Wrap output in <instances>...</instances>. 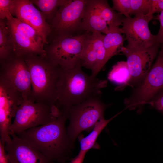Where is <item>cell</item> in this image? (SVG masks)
I'll list each match as a JSON object with an SVG mask.
<instances>
[{"label":"cell","instance_id":"1","mask_svg":"<svg viewBox=\"0 0 163 163\" xmlns=\"http://www.w3.org/2000/svg\"><path fill=\"white\" fill-rule=\"evenodd\" d=\"M60 109L59 115L51 122L16 134L52 161L65 163L70 159L73 145L65 127L67 110Z\"/></svg>","mask_w":163,"mask_h":163},{"label":"cell","instance_id":"2","mask_svg":"<svg viewBox=\"0 0 163 163\" xmlns=\"http://www.w3.org/2000/svg\"><path fill=\"white\" fill-rule=\"evenodd\" d=\"M80 63L70 69L59 67L56 85V105L67 109L91 98L101 96V89L107 81L93 77L85 73Z\"/></svg>","mask_w":163,"mask_h":163},{"label":"cell","instance_id":"3","mask_svg":"<svg viewBox=\"0 0 163 163\" xmlns=\"http://www.w3.org/2000/svg\"><path fill=\"white\" fill-rule=\"evenodd\" d=\"M28 68L32 85V101L56 106V85L59 67L47 56L28 54L22 56Z\"/></svg>","mask_w":163,"mask_h":163},{"label":"cell","instance_id":"4","mask_svg":"<svg viewBox=\"0 0 163 163\" xmlns=\"http://www.w3.org/2000/svg\"><path fill=\"white\" fill-rule=\"evenodd\" d=\"M108 105L104 103L101 96L89 99L67 109L69 123L67 129L72 143L83 131L89 132L102 119Z\"/></svg>","mask_w":163,"mask_h":163},{"label":"cell","instance_id":"5","mask_svg":"<svg viewBox=\"0 0 163 163\" xmlns=\"http://www.w3.org/2000/svg\"><path fill=\"white\" fill-rule=\"evenodd\" d=\"M87 32L74 35L54 36L45 49L46 56L54 66L62 69L73 68L80 63V58L90 34Z\"/></svg>","mask_w":163,"mask_h":163},{"label":"cell","instance_id":"6","mask_svg":"<svg viewBox=\"0 0 163 163\" xmlns=\"http://www.w3.org/2000/svg\"><path fill=\"white\" fill-rule=\"evenodd\" d=\"M163 89V47L159 51L154 64L142 81L124 100L126 107L130 110L142 112L144 105L148 104Z\"/></svg>","mask_w":163,"mask_h":163},{"label":"cell","instance_id":"7","mask_svg":"<svg viewBox=\"0 0 163 163\" xmlns=\"http://www.w3.org/2000/svg\"><path fill=\"white\" fill-rule=\"evenodd\" d=\"M23 97L10 127V132L17 134L45 125L53 120L60 112V109L56 106H52Z\"/></svg>","mask_w":163,"mask_h":163},{"label":"cell","instance_id":"8","mask_svg":"<svg viewBox=\"0 0 163 163\" xmlns=\"http://www.w3.org/2000/svg\"><path fill=\"white\" fill-rule=\"evenodd\" d=\"M6 20L14 56H46L43 40L33 28L13 16Z\"/></svg>","mask_w":163,"mask_h":163},{"label":"cell","instance_id":"9","mask_svg":"<svg viewBox=\"0 0 163 163\" xmlns=\"http://www.w3.org/2000/svg\"><path fill=\"white\" fill-rule=\"evenodd\" d=\"M88 0H67L58 9L50 24L54 36L74 35L81 30L82 17Z\"/></svg>","mask_w":163,"mask_h":163},{"label":"cell","instance_id":"10","mask_svg":"<svg viewBox=\"0 0 163 163\" xmlns=\"http://www.w3.org/2000/svg\"><path fill=\"white\" fill-rule=\"evenodd\" d=\"M150 21L145 15L139 14L124 18L121 28L127 41L126 48L133 51L147 50L157 42L156 35L152 34L148 27Z\"/></svg>","mask_w":163,"mask_h":163},{"label":"cell","instance_id":"11","mask_svg":"<svg viewBox=\"0 0 163 163\" xmlns=\"http://www.w3.org/2000/svg\"><path fill=\"white\" fill-rule=\"evenodd\" d=\"M0 81L20 91L23 97L32 100L30 74L22 56H15L0 62Z\"/></svg>","mask_w":163,"mask_h":163},{"label":"cell","instance_id":"12","mask_svg":"<svg viewBox=\"0 0 163 163\" xmlns=\"http://www.w3.org/2000/svg\"><path fill=\"white\" fill-rule=\"evenodd\" d=\"M161 46L157 43L147 50L136 51L124 46L120 48L119 52H122L126 57L131 75L129 85L136 86L144 79L151 68Z\"/></svg>","mask_w":163,"mask_h":163},{"label":"cell","instance_id":"13","mask_svg":"<svg viewBox=\"0 0 163 163\" xmlns=\"http://www.w3.org/2000/svg\"><path fill=\"white\" fill-rule=\"evenodd\" d=\"M23 99L20 91L0 81V141L3 145L11 138V120Z\"/></svg>","mask_w":163,"mask_h":163},{"label":"cell","instance_id":"14","mask_svg":"<svg viewBox=\"0 0 163 163\" xmlns=\"http://www.w3.org/2000/svg\"><path fill=\"white\" fill-rule=\"evenodd\" d=\"M5 148L9 163H54L29 143L10 132Z\"/></svg>","mask_w":163,"mask_h":163},{"label":"cell","instance_id":"15","mask_svg":"<svg viewBox=\"0 0 163 163\" xmlns=\"http://www.w3.org/2000/svg\"><path fill=\"white\" fill-rule=\"evenodd\" d=\"M12 15L32 27L41 36L45 44H48L47 38L52 33L51 25L30 0H15Z\"/></svg>","mask_w":163,"mask_h":163},{"label":"cell","instance_id":"16","mask_svg":"<svg viewBox=\"0 0 163 163\" xmlns=\"http://www.w3.org/2000/svg\"><path fill=\"white\" fill-rule=\"evenodd\" d=\"M108 30V26L100 15L94 0H88L82 17V31L91 33L99 32L106 34Z\"/></svg>","mask_w":163,"mask_h":163},{"label":"cell","instance_id":"17","mask_svg":"<svg viewBox=\"0 0 163 163\" xmlns=\"http://www.w3.org/2000/svg\"><path fill=\"white\" fill-rule=\"evenodd\" d=\"M119 114L118 113L109 119L104 118L101 120L86 136L84 137L82 135L78 136L80 150L78 155L72 159V160L76 163H83L85 155L89 150L93 148L98 149L99 147L96 144V141L98 136L107 124Z\"/></svg>","mask_w":163,"mask_h":163},{"label":"cell","instance_id":"18","mask_svg":"<svg viewBox=\"0 0 163 163\" xmlns=\"http://www.w3.org/2000/svg\"><path fill=\"white\" fill-rule=\"evenodd\" d=\"M107 33L105 34L103 42L108 60L119 52L126 40L123 35L121 28L113 25L108 26Z\"/></svg>","mask_w":163,"mask_h":163},{"label":"cell","instance_id":"19","mask_svg":"<svg viewBox=\"0 0 163 163\" xmlns=\"http://www.w3.org/2000/svg\"><path fill=\"white\" fill-rule=\"evenodd\" d=\"M131 77L126 61H120L112 66L107 78L117 86L116 90H120L129 85Z\"/></svg>","mask_w":163,"mask_h":163},{"label":"cell","instance_id":"20","mask_svg":"<svg viewBox=\"0 0 163 163\" xmlns=\"http://www.w3.org/2000/svg\"><path fill=\"white\" fill-rule=\"evenodd\" d=\"M94 2L101 17L108 26L113 25L119 27L122 25L124 17L111 7L107 0H94Z\"/></svg>","mask_w":163,"mask_h":163},{"label":"cell","instance_id":"21","mask_svg":"<svg viewBox=\"0 0 163 163\" xmlns=\"http://www.w3.org/2000/svg\"><path fill=\"white\" fill-rule=\"evenodd\" d=\"M14 55L6 19H0V62L5 61Z\"/></svg>","mask_w":163,"mask_h":163},{"label":"cell","instance_id":"22","mask_svg":"<svg viewBox=\"0 0 163 163\" xmlns=\"http://www.w3.org/2000/svg\"><path fill=\"white\" fill-rule=\"evenodd\" d=\"M86 42L80 58V63L81 66L91 71V75L96 77L100 71L98 67V62L95 53L90 42L89 37Z\"/></svg>","mask_w":163,"mask_h":163},{"label":"cell","instance_id":"23","mask_svg":"<svg viewBox=\"0 0 163 163\" xmlns=\"http://www.w3.org/2000/svg\"><path fill=\"white\" fill-rule=\"evenodd\" d=\"M105 34L99 32L91 33L89 39L96 55L100 71L108 61L103 40Z\"/></svg>","mask_w":163,"mask_h":163},{"label":"cell","instance_id":"24","mask_svg":"<svg viewBox=\"0 0 163 163\" xmlns=\"http://www.w3.org/2000/svg\"><path fill=\"white\" fill-rule=\"evenodd\" d=\"M67 0H31L44 16L47 22L50 25L51 21L59 8Z\"/></svg>","mask_w":163,"mask_h":163},{"label":"cell","instance_id":"25","mask_svg":"<svg viewBox=\"0 0 163 163\" xmlns=\"http://www.w3.org/2000/svg\"><path fill=\"white\" fill-rule=\"evenodd\" d=\"M151 0H131L130 16L146 15L150 10Z\"/></svg>","mask_w":163,"mask_h":163},{"label":"cell","instance_id":"26","mask_svg":"<svg viewBox=\"0 0 163 163\" xmlns=\"http://www.w3.org/2000/svg\"><path fill=\"white\" fill-rule=\"evenodd\" d=\"M15 0H0V19H7L12 17Z\"/></svg>","mask_w":163,"mask_h":163},{"label":"cell","instance_id":"27","mask_svg":"<svg viewBox=\"0 0 163 163\" xmlns=\"http://www.w3.org/2000/svg\"><path fill=\"white\" fill-rule=\"evenodd\" d=\"M112 8L126 18L131 17V0H113Z\"/></svg>","mask_w":163,"mask_h":163},{"label":"cell","instance_id":"28","mask_svg":"<svg viewBox=\"0 0 163 163\" xmlns=\"http://www.w3.org/2000/svg\"><path fill=\"white\" fill-rule=\"evenodd\" d=\"M163 11V0H151L149 11L145 15L150 21L154 18V14H159Z\"/></svg>","mask_w":163,"mask_h":163},{"label":"cell","instance_id":"29","mask_svg":"<svg viewBox=\"0 0 163 163\" xmlns=\"http://www.w3.org/2000/svg\"><path fill=\"white\" fill-rule=\"evenodd\" d=\"M163 115V89L148 104Z\"/></svg>","mask_w":163,"mask_h":163},{"label":"cell","instance_id":"30","mask_svg":"<svg viewBox=\"0 0 163 163\" xmlns=\"http://www.w3.org/2000/svg\"><path fill=\"white\" fill-rule=\"evenodd\" d=\"M157 18L159 20L160 28L158 33L156 35L157 42L163 44V11L158 14Z\"/></svg>","mask_w":163,"mask_h":163},{"label":"cell","instance_id":"31","mask_svg":"<svg viewBox=\"0 0 163 163\" xmlns=\"http://www.w3.org/2000/svg\"><path fill=\"white\" fill-rule=\"evenodd\" d=\"M0 163H9L5 150V145L0 141Z\"/></svg>","mask_w":163,"mask_h":163},{"label":"cell","instance_id":"32","mask_svg":"<svg viewBox=\"0 0 163 163\" xmlns=\"http://www.w3.org/2000/svg\"><path fill=\"white\" fill-rule=\"evenodd\" d=\"M163 47V44L161 45Z\"/></svg>","mask_w":163,"mask_h":163}]
</instances>
